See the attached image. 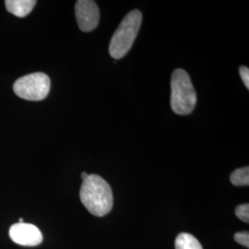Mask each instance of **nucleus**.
<instances>
[{
  "label": "nucleus",
  "instance_id": "nucleus-13",
  "mask_svg": "<svg viewBox=\"0 0 249 249\" xmlns=\"http://www.w3.org/2000/svg\"><path fill=\"white\" fill-rule=\"evenodd\" d=\"M88 177H89V175H88L87 173H85V172L81 174V178H82V180H85V179L88 178Z\"/></svg>",
  "mask_w": 249,
  "mask_h": 249
},
{
  "label": "nucleus",
  "instance_id": "nucleus-2",
  "mask_svg": "<svg viewBox=\"0 0 249 249\" xmlns=\"http://www.w3.org/2000/svg\"><path fill=\"white\" fill-rule=\"evenodd\" d=\"M196 95L190 77L186 71L176 70L171 79V107L181 116L189 115L196 107Z\"/></svg>",
  "mask_w": 249,
  "mask_h": 249
},
{
  "label": "nucleus",
  "instance_id": "nucleus-12",
  "mask_svg": "<svg viewBox=\"0 0 249 249\" xmlns=\"http://www.w3.org/2000/svg\"><path fill=\"white\" fill-rule=\"evenodd\" d=\"M239 73H240L241 78L244 81L246 87L249 89V70L248 67L242 66L239 69Z\"/></svg>",
  "mask_w": 249,
  "mask_h": 249
},
{
  "label": "nucleus",
  "instance_id": "nucleus-3",
  "mask_svg": "<svg viewBox=\"0 0 249 249\" xmlns=\"http://www.w3.org/2000/svg\"><path fill=\"white\" fill-rule=\"evenodd\" d=\"M142 21V14L140 10L130 11L121 21L109 45L110 55L115 59L124 57L133 45Z\"/></svg>",
  "mask_w": 249,
  "mask_h": 249
},
{
  "label": "nucleus",
  "instance_id": "nucleus-7",
  "mask_svg": "<svg viewBox=\"0 0 249 249\" xmlns=\"http://www.w3.org/2000/svg\"><path fill=\"white\" fill-rule=\"evenodd\" d=\"M6 9L9 13L18 18L29 15L36 5V0H7L5 1Z\"/></svg>",
  "mask_w": 249,
  "mask_h": 249
},
{
  "label": "nucleus",
  "instance_id": "nucleus-10",
  "mask_svg": "<svg viewBox=\"0 0 249 249\" xmlns=\"http://www.w3.org/2000/svg\"><path fill=\"white\" fill-rule=\"evenodd\" d=\"M235 215L244 223H249V205L241 204L235 208Z\"/></svg>",
  "mask_w": 249,
  "mask_h": 249
},
{
  "label": "nucleus",
  "instance_id": "nucleus-6",
  "mask_svg": "<svg viewBox=\"0 0 249 249\" xmlns=\"http://www.w3.org/2000/svg\"><path fill=\"white\" fill-rule=\"evenodd\" d=\"M9 237L24 247H36L43 241V234L36 225L26 223L13 224L9 229Z\"/></svg>",
  "mask_w": 249,
  "mask_h": 249
},
{
  "label": "nucleus",
  "instance_id": "nucleus-14",
  "mask_svg": "<svg viewBox=\"0 0 249 249\" xmlns=\"http://www.w3.org/2000/svg\"><path fill=\"white\" fill-rule=\"evenodd\" d=\"M18 223H24V222H23V219H22V218H19V221H18Z\"/></svg>",
  "mask_w": 249,
  "mask_h": 249
},
{
  "label": "nucleus",
  "instance_id": "nucleus-5",
  "mask_svg": "<svg viewBox=\"0 0 249 249\" xmlns=\"http://www.w3.org/2000/svg\"><path fill=\"white\" fill-rule=\"evenodd\" d=\"M75 14L80 30L85 33L93 31L98 26L100 11L93 0H79L75 5Z\"/></svg>",
  "mask_w": 249,
  "mask_h": 249
},
{
  "label": "nucleus",
  "instance_id": "nucleus-4",
  "mask_svg": "<svg viewBox=\"0 0 249 249\" xmlns=\"http://www.w3.org/2000/svg\"><path fill=\"white\" fill-rule=\"evenodd\" d=\"M51 87L49 77L43 72L32 73L15 81L13 90L19 98L27 101H42L47 97Z\"/></svg>",
  "mask_w": 249,
  "mask_h": 249
},
{
  "label": "nucleus",
  "instance_id": "nucleus-9",
  "mask_svg": "<svg viewBox=\"0 0 249 249\" xmlns=\"http://www.w3.org/2000/svg\"><path fill=\"white\" fill-rule=\"evenodd\" d=\"M231 184L234 186H249V166L242 167L239 169L234 170L231 174Z\"/></svg>",
  "mask_w": 249,
  "mask_h": 249
},
{
  "label": "nucleus",
  "instance_id": "nucleus-8",
  "mask_svg": "<svg viewBox=\"0 0 249 249\" xmlns=\"http://www.w3.org/2000/svg\"><path fill=\"white\" fill-rule=\"evenodd\" d=\"M176 249H203L199 241L187 232L179 233L175 243Z\"/></svg>",
  "mask_w": 249,
  "mask_h": 249
},
{
  "label": "nucleus",
  "instance_id": "nucleus-11",
  "mask_svg": "<svg viewBox=\"0 0 249 249\" xmlns=\"http://www.w3.org/2000/svg\"><path fill=\"white\" fill-rule=\"evenodd\" d=\"M234 240L236 243L240 244L242 246L249 248V231H240L236 232L233 236Z\"/></svg>",
  "mask_w": 249,
  "mask_h": 249
},
{
  "label": "nucleus",
  "instance_id": "nucleus-1",
  "mask_svg": "<svg viewBox=\"0 0 249 249\" xmlns=\"http://www.w3.org/2000/svg\"><path fill=\"white\" fill-rule=\"evenodd\" d=\"M80 197L89 213L98 217L109 213L113 208L114 197L110 185L98 175H89L83 180Z\"/></svg>",
  "mask_w": 249,
  "mask_h": 249
}]
</instances>
